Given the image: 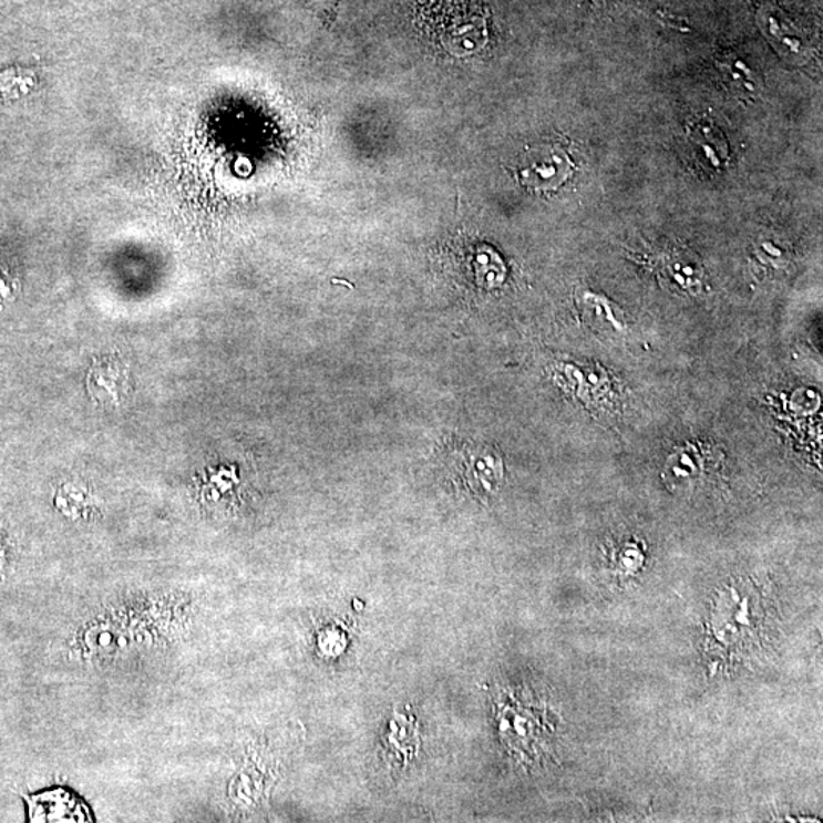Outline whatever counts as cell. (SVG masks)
Here are the masks:
<instances>
[{"instance_id": "obj_1", "label": "cell", "mask_w": 823, "mask_h": 823, "mask_svg": "<svg viewBox=\"0 0 823 823\" xmlns=\"http://www.w3.org/2000/svg\"><path fill=\"white\" fill-rule=\"evenodd\" d=\"M572 164L565 153L557 148L535 150L526 156L522 166V178L526 185L537 189L555 188L570 173Z\"/></svg>"}, {"instance_id": "obj_2", "label": "cell", "mask_w": 823, "mask_h": 823, "mask_svg": "<svg viewBox=\"0 0 823 823\" xmlns=\"http://www.w3.org/2000/svg\"><path fill=\"white\" fill-rule=\"evenodd\" d=\"M125 364L112 360L91 369L89 391L103 405H117L128 397L130 377Z\"/></svg>"}, {"instance_id": "obj_3", "label": "cell", "mask_w": 823, "mask_h": 823, "mask_svg": "<svg viewBox=\"0 0 823 823\" xmlns=\"http://www.w3.org/2000/svg\"><path fill=\"white\" fill-rule=\"evenodd\" d=\"M467 452L462 465H464L469 481L484 492H493L502 480L501 460L488 449H473Z\"/></svg>"}, {"instance_id": "obj_4", "label": "cell", "mask_w": 823, "mask_h": 823, "mask_svg": "<svg viewBox=\"0 0 823 823\" xmlns=\"http://www.w3.org/2000/svg\"><path fill=\"white\" fill-rule=\"evenodd\" d=\"M35 76L22 68H11L0 74V96L3 100H18L31 92Z\"/></svg>"}, {"instance_id": "obj_5", "label": "cell", "mask_w": 823, "mask_h": 823, "mask_svg": "<svg viewBox=\"0 0 823 823\" xmlns=\"http://www.w3.org/2000/svg\"><path fill=\"white\" fill-rule=\"evenodd\" d=\"M13 289L14 284L10 282L8 275L0 270V298H10V295L13 294Z\"/></svg>"}]
</instances>
